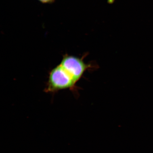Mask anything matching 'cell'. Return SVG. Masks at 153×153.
Instances as JSON below:
<instances>
[{"label": "cell", "mask_w": 153, "mask_h": 153, "mask_svg": "<svg viewBox=\"0 0 153 153\" xmlns=\"http://www.w3.org/2000/svg\"><path fill=\"white\" fill-rule=\"evenodd\" d=\"M76 83L70 74L59 64L50 72L45 91L53 93L62 90L72 89Z\"/></svg>", "instance_id": "1"}, {"label": "cell", "mask_w": 153, "mask_h": 153, "mask_svg": "<svg viewBox=\"0 0 153 153\" xmlns=\"http://www.w3.org/2000/svg\"><path fill=\"white\" fill-rule=\"evenodd\" d=\"M60 64L76 83L81 79L89 67L84 62L82 59L68 54L63 56Z\"/></svg>", "instance_id": "2"}, {"label": "cell", "mask_w": 153, "mask_h": 153, "mask_svg": "<svg viewBox=\"0 0 153 153\" xmlns=\"http://www.w3.org/2000/svg\"><path fill=\"white\" fill-rule=\"evenodd\" d=\"M39 1L43 3H53L54 0H39Z\"/></svg>", "instance_id": "3"}]
</instances>
